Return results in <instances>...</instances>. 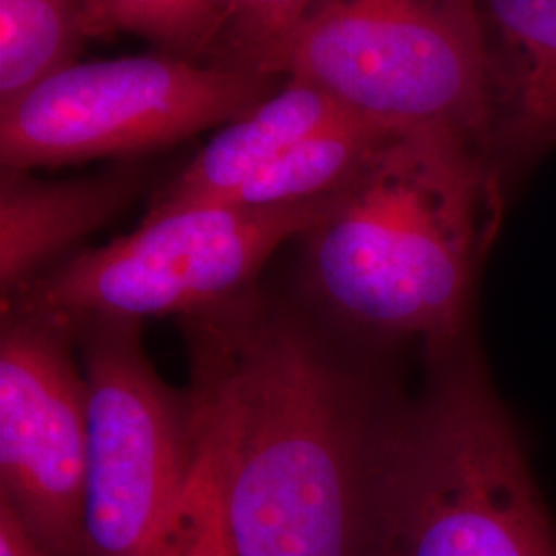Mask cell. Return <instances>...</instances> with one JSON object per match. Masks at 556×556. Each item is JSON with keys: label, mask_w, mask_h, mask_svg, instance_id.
Returning a JSON list of instances; mask_svg holds the SVG:
<instances>
[{"label": "cell", "mask_w": 556, "mask_h": 556, "mask_svg": "<svg viewBox=\"0 0 556 556\" xmlns=\"http://www.w3.org/2000/svg\"><path fill=\"white\" fill-rule=\"evenodd\" d=\"M179 324L233 556H361L394 394L374 351L258 287Z\"/></svg>", "instance_id": "obj_1"}, {"label": "cell", "mask_w": 556, "mask_h": 556, "mask_svg": "<svg viewBox=\"0 0 556 556\" xmlns=\"http://www.w3.org/2000/svg\"><path fill=\"white\" fill-rule=\"evenodd\" d=\"M503 190L477 137L394 130L299 238L303 305L367 351L470 337Z\"/></svg>", "instance_id": "obj_2"}, {"label": "cell", "mask_w": 556, "mask_h": 556, "mask_svg": "<svg viewBox=\"0 0 556 556\" xmlns=\"http://www.w3.org/2000/svg\"><path fill=\"white\" fill-rule=\"evenodd\" d=\"M379 422L361 556H556V523L475 334Z\"/></svg>", "instance_id": "obj_3"}, {"label": "cell", "mask_w": 556, "mask_h": 556, "mask_svg": "<svg viewBox=\"0 0 556 556\" xmlns=\"http://www.w3.org/2000/svg\"><path fill=\"white\" fill-rule=\"evenodd\" d=\"M388 130L443 124L489 151V59L478 0H312L278 56Z\"/></svg>", "instance_id": "obj_4"}, {"label": "cell", "mask_w": 556, "mask_h": 556, "mask_svg": "<svg viewBox=\"0 0 556 556\" xmlns=\"http://www.w3.org/2000/svg\"><path fill=\"white\" fill-rule=\"evenodd\" d=\"M330 197L144 217L137 231L60 262L0 309L66 321L194 316L256 289L266 262L318 220Z\"/></svg>", "instance_id": "obj_5"}, {"label": "cell", "mask_w": 556, "mask_h": 556, "mask_svg": "<svg viewBox=\"0 0 556 556\" xmlns=\"http://www.w3.org/2000/svg\"><path fill=\"white\" fill-rule=\"evenodd\" d=\"M71 324L87 381V556H153L199 459L194 400L157 374L139 319Z\"/></svg>", "instance_id": "obj_6"}, {"label": "cell", "mask_w": 556, "mask_h": 556, "mask_svg": "<svg viewBox=\"0 0 556 556\" xmlns=\"http://www.w3.org/2000/svg\"><path fill=\"white\" fill-rule=\"evenodd\" d=\"M285 80L165 52L73 62L0 110V167L130 160L241 118Z\"/></svg>", "instance_id": "obj_7"}, {"label": "cell", "mask_w": 556, "mask_h": 556, "mask_svg": "<svg viewBox=\"0 0 556 556\" xmlns=\"http://www.w3.org/2000/svg\"><path fill=\"white\" fill-rule=\"evenodd\" d=\"M71 321L0 309V501L60 556H87V381Z\"/></svg>", "instance_id": "obj_8"}, {"label": "cell", "mask_w": 556, "mask_h": 556, "mask_svg": "<svg viewBox=\"0 0 556 556\" xmlns=\"http://www.w3.org/2000/svg\"><path fill=\"white\" fill-rule=\"evenodd\" d=\"M489 59V155L505 184L556 147V0H478Z\"/></svg>", "instance_id": "obj_9"}, {"label": "cell", "mask_w": 556, "mask_h": 556, "mask_svg": "<svg viewBox=\"0 0 556 556\" xmlns=\"http://www.w3.org/2000/svg\"><path fill=\"white\" fill-rule=\"evenodd\" d=\"M144 184L147 169L128 160L73 179L0 167V303L77 254L85 239L139 199Z\"/></svg>", "instance_id": "obj_10"}, {"label": "cell", "mask_w": 556, "mask_h": 556, "mask_svg": "<svg viewBox=\"0 0 556 556\" xmlns=\"http://www.w3.org/2000/svg\"><path fill=\"white\" fill-rule=\"evenodd\" d=\"M351 114L318 85L287 77L277 93L241 118L225 124L219 135L163 186L147 217L217 202L303 140Z\"/></svg>", "instance_id": "obj_11"}, {"label": "cell", "mask_w": 556, "mask_h": 556, "mask_svg": "<svg viewBox=\"0 0 556 556\" xmlns=\"http://www.w3.org/2000/svg\"><path fill=\"white\" fill-rule=\"evenodd\" d=\"M392 132L351 114L206 206H278L330 197L357 176Z\"/></svg>", "instance_id": "obj_12"}, {"label": "cell", "mask_w": 556, "mask_h": 556, "mask_svg": "<svg viewBox=\"0 0 556 556\" xmlns=\"http://www.w3.org/2000/svg\"><path fill=\"white\" fill-rule=\"evenodd\" d=\"M87 0H0V110L77 62Z\"/></svg>", "instance_id": "obj_13"}, {"label": "cell", "mask_w": 556, "mask_h": 556, "mask_svg": "<svg viewBox=\"0 0 556 556\" xmlns=\"http://www.w3.org/2000/svg\"><path fill=\"white\" fill-rule=\"evenodd\" d=\"M85 36H137L157 52L206 64L213 40L211 0H87Z\"/></svg>", "instance_id": "obj_14"}, {"label": "cell", "mask_w": 556, "mask_h": 556, "mask_svg": "<svg viewBox=\"0 0 556 556\" xmlns=\"http://www.w3.org/2000/svg\"><path fill=\"white\" fill-rule=\"evenodd\" d=\"M312 0H211L206 64L275 75L278 56Z\"/></svg>", "instance_id": "obj_15"}, {"label": "cell", "mask_w": 556, "mask_h": 556, "mask_svg": "<svg viewBox=\"0 0 556 556\" xmlns=\"http://www.w3.org/2000/svg\"><path fill=\"white\" fill-rule=\"evenodd\" d=\"M153 556H233L220 516L215 472L202 441L192 478Z\"/></svg>", "instance_id": "obj_16"}, {"label": "cell", "mask_w": 556, "mask_h": 556, "mask_svg": "<svg viewBox=\"0 0 556 556\" xmlns=\"http://www.w3.org/2000/svg\"><path fill=\"white\" fill-rule=\"evenodd\" d=\"M0 556H60L36 536L13 507L0 501Z\"/></svg>", "instance_id": "obj_17"}]
</instances>
